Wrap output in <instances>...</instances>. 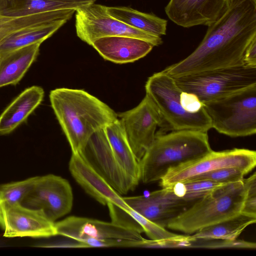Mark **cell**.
Returning a JSON list of instances; mask_svg holds the SVG:
<instances>
[{
    "instance_id": "obj_1",
    "label": "cell",
    "mask_w": 256,
    "mask_h": 256,
    "mask_svg": "<svg viewBox=\"0 0 256 256\" xmlns=\"http://www.w3.org/2000/svg\"><path fill=\"white\" fill-rule=\"evenodd\" d=\"M208 26L188 56L164 70L174 78L244 64L246 50L256 38V0H230L226 12Z\"/></svg>"
},
{
    "instance_id": "obj_2",
    "label": "cell",
    "mask_w": 256,
    "mask_h": 256,
    "mask_svg": "<svg viewBox=\"0 0 256 256\" xmlns=\"http://www.w3.org/2000/svg\"><path fill=\"white\" fill-rule=\"evenodd\" d=\"M50 100L73 154L81 152L94 132L118 119L108 105L82 90L56 88Z\"/></svg>"
},
{
    "instance_id": "obj_3",
    "label": "cell",
    "mask_w": 256,
    "mask_h": 256,
    "mask_svg": "<svg viewBox=\"0 0 256 256\" xmlns=\"http://www.w3.org/2000/svg\"><path fill=\"white\" fill-rule=\"evenodd\" d=\"M212 150L206 132H156L152 142L138 161L140 180L144 184L160 180L170 169L201 158Z\"/></svg>"
},
{
    "instance_id": "obj_4",
    "label": "cell",
    "mask_w": 256,
    "mask_h": 256,
    "mask_svg": "<svg viewBox=\"0 0 256 256\" xmlns=\"http://www.w3.org/2000/svg\"><path fill=\"white\" fill-rule=\"evenodd\" d=\"M246 193L244 178L224 184L197 200L172 220L166 228L192 234L240 214Z\"/></svg>"
},
{
    "instance_id": "obj_5",
    "label": "cell",
    "mask_w": 256,
    "mask_h": 256,
    "mask_svg": "<svg viewBox=\"0 0 256 256\" xmlns=\"http://www.w3.org/2000/svg\"><path fill=\"white\" fill-rule=\"evenodd\" d=\"M145 90L146 95L153 102L162 118L166 132L182 130L208 132L212 128L204 108L196 113L184 108L180 102L182 90L174 78L164 70L148 78Z\"/></svg>"
},
{
    "instance_id": "obj_6",
    "label": "cell",
    "mask_w": 256,
    "mask_h": 256,
    "mask_svg": "<svg viewBox=\"0 0 256 256\" xmlns=\"http://www.w3.org/2000/svg\"><path fill=\"white\" fill-rule=\"evenodd\" d=\"M204 104L212 128L231 136L256 132V84Z\"/></svg>"
},
{
    "instance_id": "obj_7",
    "label": "cell",
    "mask_w": 256,
    "mask_h": 256,
    "mask_svg": "<svg viewBox=\"0 0 256 256\" xmlns=\"http://www.w3.org/2000/svg\"><path fill=\"white\" fill-rule=\"evenodd\" d=\"M182 91L203 104L256 84V67L241 64L174 78Z\"/></svg>"
},
{
    "instance_id": "obj_8",
    "label": "cell",
    "mask_w": 256,
    "mask_h": 256,
    "mask_svg": "<svg viewBox=\"0 0 256 256\" xmlns=\"http://www.w3.org/2000/svg\"><path fill=\"white\" fill-rule=\"evenodd\" d=\"M75 12L76 34L90 46L97 38L116 36L138 38L154 46L162 43L161 37L134 28L112 18L107 12L106 6L92 2L78 8Z\"/></svg>"
},
{
    "instance_id": "obj_9",
    "label": "cell",
    "mask_w": 256,
    "mask_h": 256,
    "mask_svg": "<svg viewBox=\"0 0 256 256\" xmlns=\"http://www.w3.org/2000/svg\"><path fill=\"white\" fill-rule=\"evenodd\" d=\"M256 165L255 150L245 148H233L220 152L212 150L198 159L170 169L162 178V188L183 183L200 174L225 168H236L251 172Z\"/></svg>"
},
{
    "instance_id": "obj_10",
    "label": "cell",
    "mask_w": 256,
    "mask_h": 256,
    "mask_svg": "<svg viewBox=\"0 0 256 256\" xmlns=\"http://www.w3.org/2000/svg\"><path fill=\"white\" fill-rule=\"evenodd\" d=\"M0 228L7 238H48L56 236L55 222L44 212L21 203L0 202Z\"/></svg>"
},
{
    "instance_id": "obj_11",
    "label": "cell",
    "mask_w": 256,
    "mask_h": 256,
    "mask_svg": "<svg viewBox=\"0 0 256 256\" xmlns=\"http://www.w3.org/2000/svg\"><path fill=\"white\" fill-rule=\"evenodd\" d=\"M118 116L138 161L152 142L156 132H166L164 122L158 108L146 94L136 107L119 113Z\"/></svg>"
},
{
    "instance_id": "obj_12",
    "label": "cell",
    "mask_w": 256,
    "mask_h": 256,
    "mask_svg": "<svg viewBox=\"0 0 256 256\" xmlns=\"http://www.w3.org/2000/svg\"><path fill=\"white\" fill-rule=\"evenodd\" d=\"M73 200L72 188L68 180L58 176L48 174L38 176L22 204L42 210L55 222L70 212Z\"/></svg>"
},
{
    "instance_id": "obj_13",
    "label": "cell",
    "mask_w": 256,
    "mask_h": 256,
    "mask_svg": "<svg viewBox=\"0 0 256 256\" xmlns=\"http://www.w3.org/2000/svg\"><path fill=\"white\" fill-rule=\"evenodd\" d=\"M80 153L120 194L133 190L138 184V182L126 173L116 159L104 128L90 136Z\"/></svg>"
},
{
    "instance_id": "obj_14",
    "label": "cell",
    "mask_w": 256,
    "mask_h": 256,
    "mask_svg": "<svg viewBox=\"0 0 256 256\" xmlns=\"http://www.w3.org/2000/svg\"><path fill=\"white\" fill-rule=\"evenodd\" d=\"M122 199L131 210L166 228L172 220L197 200L178 195L172 186L162 188L148 195Z\"/></svg>"
},
{
    "instance_id": "obj_15",
    "label": "cell",
    "mask_w": 256,
    "mask_h": 256,
    "mask_svg": "<svg viewBox=\"0 0 256 256\" xmlns=\"http://www.w3.org/2000/svg\"><path fill=\"white\" fill-rule=\"evenodd\" d=\"M56 235L81 242L89 239H121L143 240L140 228L125 226L112 221L70 216L55 222Z\"/></svg>"
},
{
    "instance_id": "obj_16",
    "label": "cell",
    "mask_w": 256,
    "mask_h": 256,
    "mask_svg": "<svg viewBox=\"0 0 256 256\" xmlns=\"http://www.w3.org/2000/svg\"><path fill=\"white\" fill-rule=\"evenodd\" d=\"M229 6L230 0H170L164 10L172 22L189 28L209 26L226 12Z\"/></svg>"
},
{
    "instance_id": "obj_17",
    "label": "cell",
    "mask_w": 256,
    "mask_h": 256,
    "mask_svg": "<svg viewBox=\"0 0 256 256\" xmlns=\"http://www.w3.org/2000/svg\"><path fill=\"white\" fill-rule=\"evenodd\" d=\"M70 172L78 184L100 204H112L125 212L130 209L122 196L96 170L82 153H72Z\"/></svg>"
},
{
    "instance_id": "obj_18",
    "label": "cell",
    "mask_w": 256,
    "mask_h": 256,
    "mask_svg": "<svg viewBox=\"0 0 256 256\" xmlns=\"http://www.w3.org/2000/svg\"><path fill=\"white\" fill-rule=\"evenodd\" d=\"M92 46L104 60L116 64L134 62L145 56L154 46L145 40L126 36L100 38Z\"/></svg>"
},
{
    "instance_id": "obj_19",
    "label": "cell",
    "mask_w": 256,
    "mask_h": 256,
    "mask_svg": "<svg viewBox=\"0 0 256 256\" xmlns=\"http://www.w3.org/2000/svg\"><path fill=\"white\" fill-rule=\"evenodd\" d=\"M44 90L34 86L22 92L0 116V134L11 132L24 122L42 102Z\"/></svg>"
},
{
    "instance_id": "obj_20",
    "label": "cell",
    "mask_w": 256,
    "mask_h": 256,
    "mask_svg": "<svg viewBox=\"0 0 256 256\" xmlns=\"http://www.w3.org/2000/svg\"><path fill=\"white\" fill-rule=\"evenodd\" d=\"M38 42L0 55V88L18 83L38 54Z\"/></svg>"
},
{
    "instance_id": "obj_21",
    "label": "cell",
    "mask_w": 256,
    "mask_h": 256,
    "mask_svg": "<svg viewBox=\"0 0 256 256\" xmlns=\"http://www.w3.org/2000/svg\"><path fill=\"white\" fill-rule=\"evenodd\" d=\"M92 2L81 0H0V18H16L42 12L74 9Z\"/></svg>"
},
{
    "instance_id": "obj_22",
    "label": "cell",
    "mask_w": 256,
    "mask_h": 256,
    "mask_svg": "<svg viewBox=\"0 0 256 256\" xmlns=\"http://www.w3.org/2000/svg\"><path fill=\"white\" fill-rule=\"evenodd\" d=\"M105 132L112 152L126 173L138 182L140 180L138 161L136 158L120 119L108 124Z\"/></svg>"
},
{
    "instance_id": "obj_23",
    "label": "cell",
    "mask_w": 256,
    "mask_h": 256,
    "mask_svg": "<svg viewBox=\"0 0 256 256\" xmlns=\"http://www.w3.org/2000/svg\"><path fill=\"white\" fill-rule=\"evenodd\" d=\"M106 11L112 18L134 28L159 37L166 34L168 21L153 14L124 6H106Z\"/></svg>"
},
{
    "instance_id": "obj_24",
    "label": "cell",
    "mask_w": 256,
    "mask_h": 256,
    "mask_svg": "<svg viewBox=\"0 0 256 256\" xmlns=\"http://www.w3.org/2000/svg\"><path fill=\"white\" fill-rule=\"evenodd\" d=\"M60 20L49 24L14 32L0 40V55L35 43H42L66 22Z\"/></svg>"
},
{
    "instance_id": "obj_25",
    "label": "cell",
    "mask_w": 256,
    "mask_h": 256,
    "mask_svg": "<svg viewBox=\"0 0 256 256\" xmlns=\"http://www.w3.org/2000/svg\"><path fill=\"white\" fill-rule=\"evenodd\" d=\"M74 9L40 12L16 18H0V40L7 35L26 28L49 24L60 20H70Z\"/></svg>"
},
{
    "instance_id": "obj_26",
    "label": "cell",
    "mask_w": 256,
    "mask_h": 256,
    "mask_svg": "<svg viewBox=\"0 0 256 256\" xmlns=\"http://www.w3.org/2000/svg\"><path fill=\"white\" fill-rule=\"evenodd\" d=\"M256 222V217L240 212L236 216L204 228L191 238L197 239H236L248 226Z\"/></svg>"
},
{
    "instance_id": "obj_27",
    "label": "cell",
    "mask_w": 256,
    "mask_h": 256,
    "mask_svg": "<svg viewBox=\"0 0 256 256\" xmlns=\"http://www.w3.org/2000/svg\"><path fill=\"white\" fill-rule=\"evenodd\" d=\"M38 176L0 184V202L21 203L33 188Z\"/></svg>"
},
{
    "instance_id": "obj_28",
    "label": "cell",
    "mask_w": 256,
    "mask_h": 256,
    "mask_svg": "<svg viewBox=\"0 0 256 256\" xmlns=\"http://www.w3.org/2000/svg\"><path fill=\"white\" fill-rule=\"evenodd\" d=\"M226 184H227L208 180H200L178 183L172 187L178 195L198 200Z\"/></svg>"
},
{
    "instance_id": "obj_29",
    "label": "cell",
    "mask_w": 256,
    "mask_h": 256,
    "mask_svg": "<svg viewBox=\"0 0 256 256\" xmlns=\"http://www.w3.org/2000/svg\"><path fill=\"white\" fill-rule=\"evenodd\" d=\"M247 173L236 168H225L206 172L190 178L186 182L208 180L228 184L242 180ZM184 183V182H183Z\"/></svg>"
},
{
    "instance_id": "obj_30",
    "label": "cell",
    "mask_w": 256,
    "mask_h": 256,
    "mask_svg": "<svg viewBox=\"0 0 256 256\" xmlns=\"http://www.w3.org/2000/svg\"><path fill=\"white\" fill-rule=\"evenodd\" d=\"M142 228L144 232L152 240L160 242L181 236L168 231L154 222L146 219L130 208L126 211Z\"/></svg>"
},
{
    "instance_id": "obj_31",
    "label": "cell",
    "mask_w": 256,
    "mask_h": 256,
    "mask_svg": "<svg viewBox=\"0 0 256 256\" xmlns=\"http://www.w3.org/2000/svg\"><path fill=\"white\" fill-rule=\"evenodd\" d=\"M255 242H248L244 240H221V239H197L190 237L188 242V248H248L255 249Z\"/></svg>"
},
{
    "instance_id": "obj_32",
    "label": "cell",
    "mask_w": 256,
    "mask_h": 256,
    "mask_svg": "<svg viewBox=\"0 0 256 256\" xmlns=\"http://www.w3.org/2000/svg\"><path fill=\"white\" fill-rule=\"evenodd\" d=\"M246 193L241 212L256 217V174L244 178Z\"/></svg>"
},
{
    "instance_id": "obj_33",
    "label": "cell",
    "mask_w": 256,
    "mask_h": 256,
    "mask_svg": "<svg viewBox=\"0 0 256 256\" xmlns=\"http://www.w3.org/2000/svg\"><path fill=\"white\" fill-rule=\"evenodd\" d=\"M182 106L187 112L196 113L204 108V104L194 94L182 91L180 95Z\"/></svg>"
},
{
    "instance_id": "obj_34",
    "label": "cell",
    "mask_w": 256,
    "mask_h": 256,
    "mask_svg": "<svg viewBox=\"0 0 256 256\" xmlns=\"http://www.w3.org/2000/svg\"><path fill=\"white\" fill-rule=\"evenodd\" d=\"M244 64L256 67V38L248 46L244 58Z\"/></svg>"
},
{
    "instance_id": "obj_35",
    "label": "cell",
    "mask_w": 256,
    "mask_h": 256,
    "mask_svg": "<svg viewBox=\"0 0 256 256\" xmlns=\"http://www.w3.org/2000/svg\"><path fill=\"white\" fill-rule=\"evenodd\" d=\"M84 0V1L88 2H94L96 0Z\"/></svg>"
}]
</instances>
